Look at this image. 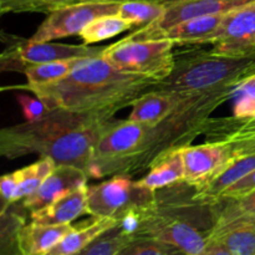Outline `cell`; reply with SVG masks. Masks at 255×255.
I'll list each match as a JSON object with an SVG mask.
<instances>
[{
	"mask_svg": "<svg viewBox=\"0 0 255 255\" xmlns=\"http://www.w3.org/2000/svg\"><path fill=\"white\" fill-rule=\"evenodd\" d=\"M253 74H255V59H254L253 64H252V66H251V75H253ZM251 75H249V76H251Z\"/></svg>",
	"mask_w": 255,
	"mask_h": 255,
	"instance_id": "74e56055",
	"label": "cell"
},
{
	"mask_svg": "<svg viewBox=\"0 0 255 255\" xmlns=\"http://www.w3.org/2000/svg\"><path fill=\"white\" fill-rule=\"evenodd\" d=\"M233 99H249L255 101V74L247 76L237 85L232 95V100Z\"/></svg>",
	"mask_w": 255,
	"mask_h": 255,
	"instance_id": "836d02e7",
	"label": "cell"
},
{
	"mask_svg": "<svg viewBox=\"0 0 255 255\" xmlns=\"http://www.w3.org/2000/svg\"><path fill=\"white\" fill-rule=\"evenodd\" d=\"M134 25L124 17L115 15H104L92 20L79 35L85 45H92L104 40L117 36L127 30L133 29Z\"/></svg>",
	"mask_w": 255,
	"mask_h": 255,
	"instance_id": "603a6c76",
	"label": "cell"
},
{
	"mask_svg": "<svg viewBox=\"0 0 255 255\" xmlns=\"http://www.w3.org/2000/svg\"><path fill=\"white\" fill-rule=\"evenodd\" d=\"M84 1H112V2H125V1H153V2H167L169 0H84Z\"/></svg>",
	"mask_w": 255,
	"mask_h": 255,
	"instance_id": "8d00e7d4",
	"label": "cell"
},
{
	"mask_svg": "<svg viewBox=\"0 0 255 255\" xmlns=\"http://www.w3.org/2000/svg\"><path fill=\"white\" fill-rule=\"evenodd\" d=\"M115 121L114 115L102 112L51 109L37 121L2 128L0 153L7 159L39 154L87 173L97 142Z\"/></svg>",
	"mask_w": 255,
	"mask_h": 255,
	"instance_id": "6da1fadb",
	"label": "cell"
},
{
	"mask_svg": "<svg viewBox=\"0 0 255 255\" xmlns=\"http://www.w3.org/2000/svg\"><path fill=\"white\" fill-rule=\"evenodd\" d=\"M146 125L127 120H116L102 134L95 147L87 176L100 179L107 176L125 174L129 162L141 148Z\"/></svg>",
	"mask_w": 255,
	"mask_h": 255,
	"instance_id": "8992f818",
	"label": "cell"
},
{
	"mask_svg": "<svg viewBox=\"0 0 255 255\" xmlns=\"http://www.w3.org/2000/svg\"><path fill=\"white\" fill-rule=\"evenodd\" d=\"M211 239L223 244L233 255H255V223L251 219L234 221L214 228Z\"/></svg>",
	"mask_w": 255,
	"mask_h": 255,
	"instance_id": "ffe728a7",
	"label": "cell"
},
{
	"mask_svg": "<svg viewBox=\"0 0 255 255\" xmlns=\"http://www.w3.org/2000/svg\"><path fill=\"white\" fill-rule=\"evenodd\" d=\"M84 0H42L41 2V12L49 14V12L54 11V10L60 9V7L67 6V5L77 4V2H82Z\"/></svg>",
	"mask_w": 255,
	"mask_h": 255,
	"instance_id": "e575fe53",
	"label": "cell"
},
{
	"mask_svg": "<svg viewBox=\"0 0 255 255\" xmlns=\"http://www.w3.org/2000/svg\"><path fill=\"white\" fill-rule=\"evenodd\" d=\"M197 255H233L223 244H221L219 242L217 241H209L208 246L206 247L202 253L197 254Z\"/></svg>",
	"mask_w": 255,
	"mask_h": 255,
	"instance_id": "d590c367",
	"label": "cell"
},
{
	"mask_svg": "<svg viewBox=\"0 0 255 255\" xmlns=\"http://www.w3.org/2000/svg\"><path fill=\"white\" fill-rule=\"evenodd\" d=\"M211 51L232 59L255 57V0L223 14Z\"/></svg>",
	"mask_w": 255,
	"mask_h": 255,
	"instance_id": "9c48e42d",
	"label": "cell"
},
{
	"mask_svg": "<svg viewBox=\"0 0 255 255\" xmlns=\"http://www.w3.org/2000/svg\"><path fill=\"white\" fill-rule=\"evenodd\" d=\"M131 239L116 226L75 255H117Z\"/></svg>",
	"mask_w": 255,
	"mask_h": 255,
	"instance_id": "484cf974",
	"label": "cell"
},
{
	"mask_svg": "<svg viewBox=\"0 0 255 255\" xmlns=\"http://www.w3.org/2000/svg\"><path fill=\"white\" fill-rule=\"evenodd\" d=\"M182 182H184L183 158L181 149H177L154 163L148 173L137 181V184L142 188L157 192Z\"/></svg>",
	"mask_w": 255,
	"mask_h": 255,
	"instance_id": "44dd1931",
	"label": "cell"
},
{
	"mask_svg": "<svg viewBox=\"0 0 255 255\" xmlns=\"http://www.w3.org/2000/svg\"><path fill=\"white\" fill-rule=\"evenodd\" d=\"M105 47H92L90 45L56 44L51 41H31L16 39L7 45L1 54L2 71L22 72L27 65L45 64L59 60L82 59L102 55Z\"/></svg>",
	"mask_w": 255,
	"mask_h": 255,
	"instance_id": "ba28073f",
	"label": "cell"
},
{
	"mask_svg": "<svg viewBox=\"0 0 255 255\" xmlns=\"http://www.w3.org/2000/svg\"><path fill=\"white\" fill-rule=\"evenodd\" d=\"M17 191V181L15 172L12 173L4 174L0 179V192H1V199H2V209L1 211H6L9 207L16 203L15 197H16Z\"/></svg>",
	"mask_w": 255,
	"mask_h": 255,
	"instance_id": "d6a6232c",
	"label": "cell"
},
{
	"mask_svg": "<svg viewBox=\"0 0 255 255\" xmlns=\"http://www.w3.org/2000/svg\"><path fill=\"white\" fill-rule=\"evenodd\" d=\"M42 0H0V12H41Z\"/></svg>",
	"mask_w": 255,
	"mask_h": 255,
	"instance_id": "1f68e13d",
	"label": "cell"
},
{
	"mask_svg": "<svg viewBox=\"0 0 255 255\" xmlns=\"http://www.w3.org/2000/svg\"><path fill=\"white\" fill-rule=\"evenodd\" d=\"M152 208V207H151ZM149 208L142 209V208H132L127 211L126 213L122 214L119 218V228L124 232L126 236L134 238L138 232L139 227H141L142 221H143L144 212L148 211Z\"/></svg>",
	"mask_w": 255,
	"mask_h": 255,
	"instance_id": "f546056e",
	"label": "cell"
},
{
	"mask_svg": "<svg viewBox=\"0 0 255 255\" xmlns=\"http://www.w3.org/2000/svg\"><path fill=\"white\" fill-rule=\"evenodd\" d=\"M80 60L81 59L59 60V61L45 62V64L27 65L22 70V74L26 76V85L30 86L54 84L65 79L74 70Z\"/></svg>",
	"mask_w": 255,
	"mask_h": 255,
	"instance_id": "cb8c5ba5",
	"label": "cell"
},
{
	"mask_svg": "<svg viewBox=\"0 0 255 255\" xmlns=\"http://www.w3.org/2000/svg\"><path fill=\"white\" fill-rule=\"evenodd\" d=\"M186 95L152 90L139 96L132 104L128 120L137 124L154 126L166 119Z\"/></svg>",
	"mask_w": 255,
	"mask_h": 255,
	"instance_id": "ac0fdd59",
	"label": "cell"
},
{
	"mask_svg": "<svg viewBox=\"0 0 255 255\" xmlns=\"http://www.w3.org/2000/svg\"><path fill=\"white\" fill-rule=\"evenodd\" d=\"M89 184L85 183L57 197L55 201L30 213L32 222L49 226L71 224L79 217L87 214Z\"/></svg>",
	"mask_w": 255,
	"mask_h": 255,
	"instance_id": "5bb4252c",
	"label": "cell"
},
{
	"mask_svg": "<svg viewBox=\"0 0 255 255\" xmlns=\"http://www.w3.org/2000/svg\"><path fill=\"white\" fill-rule=\"evenodd\" d=\"M183 158L184 182L193 188H199L211 181L232 158L227 146L214 142H204L198 146L181 148Z\"/></svg>",
	"mask_w": 255,
	"mask_h": 255,
	"instance_id": "7c38bea8",
	"label": "cell"
},
{
	"mask_svg": "<svg viewBox=\"0 0 255 255\" xmlns=\"http://www.w3.org/2000/svg\"><path fill=\"white\" fill-rule=\"evenodd\" d=\"M166 5L153 1H125L120 4L117 15L132 22L134 27H143L163 15Z\"/></svg>",
	"mask_w": 255,
	"mask_h": 255,
	"instance_id": "d4e9b609",
	"label": "cell"
},
{
	"mask_svg": "<svg viewBox=\"0 0 255 255\" xmlns=\"http://www.w3.org/2000/svg\"><path fill=\"white\" fill-rule=\"evenodd\" d=\"M226 207L219 209L218 221L214 228L242 219H255V191L239 199H226Z\"/></svg>",
	"mask_w": 255,
	"mask_h": 255,
	"instance_id": "4316f807",
	"label": "cell"
},
{
	"mask_svg": "<svg viewBox=\"0 0 255 255\" xmlns=\"http://www.w3.org/2000/svg\"><path fill=\"white\" fill-rule=\"evenodd\" d=\"M158 84V80L151 77L120 71L99 55L81 59L65 79L54 84H25L7 89L26 90L50 109L102 112L115 116L120 110L132 106L139 96L156 89Z\"/></svg>",
	"mask_w": 255,
	"mask_h": 255,
	"instance_id": "7a4b0ae2",
	"label": "cell"
},
{
	"mask_svg": "<svg viewBox=\"0 0 255 255\" xmlns=\"http://www.w3.org/2000/svg\"><path fill=\"white\" fill-rule=\"evenodd\" d=\"M251 221H253V222H254V223H255V219H251Z\"/></svg>",
	"mask_w": 255,
	"mask_h": 255,
	"instance_id": "f35d334b",
	"label": "cell"
},
{
	"mask_svg": "<svg viewBox=\"0 0 255 255\" xmlns=\"http://www.w3.org/2000/svg\"><path fill=\"white\" fill-rule=\"evenodd\" d=\"M76 228L72 224L49 226L36 222L25 223L17 234V247L21 255H45L64 237Z\"/></svg>",
	"mask_w": 255,
	"mask_h": 255,
	"instance_id": "e0dca14e",
	"label": "cell"
},
{
	"mask_svg": "<svg viewBox=\"0 0 255 255\" xmlns=\"http://www.w3.org/2000/svg\"><path fill=\"white\" fill-rule=\"evenodd\" d=\"M16 101L22 109V115L27 122H34L44 117L50 111V107L40 99L26 96V95H17Z\"/></svg>",
	"mask_w": 255,
	"mask_h": 255,
	"instance_id": "f1b7e54d",
	"label": "cell"
},
{
	"mask_svg": "<svg viewBox=\"0 0 255 255\" xmlns=\"http://www.w3.org/2000/svg\"><path fill=\"white\" fill-rule=\"evenodd\" d=\"M120 4L121 2L82 1L60 7L47 14L46 19L40 24L30 40L45 42L80 35L92 20L104 15L117 14Z\"/></svg>",
	"mask_w": 255,
	"mask_h": 255,
	"instance_id": "30bf717a",
	"label": "cell"
},
{
	"mask_svg": "<svg viewBox=\"0 0 255 255\" xmlns=\"http://www.w3.org/2000/svg\"><path fill=\"white\" fill-rule=\"evenodd\" d=\"M171 40H127L121 39L105 46L102 57L126 74L139 75L163 81L171 75L176 64Z\"/></svg>",
	"mask_w": 255,
	"mask_h": 255,
	"instance_id": "5b68a950",
	"label": "cell"
},
{
	"mask_svg": "<svg viewBox=\"0 0 255 255\" xmlns=\"http://www.w3.org/2000/svg\"><path fill=\"white\" fill-rule=\"evenodd\" d=\"M56 166L57 164L51 158L41 157L39 161L15 171L17 181V191L15 197L16 203L34 194Z\"/></svg>",
	"mask_w": 255,
	"mask_h": 255,
	"instance_id": "7402d4cb",
	"label": "cell"
},
{
	"mask_svg": "<svg viewBox=\"0 0 255 255\" xmlns=\"http://www.w3.org/2000/svg\"><path fill=\"white\" fill-rule=\"evenodd\" d=\"M255 169V154L232 158L211 181L204 186L194 188V198L203 203L217 204L221 196L233 184Z\"/></svg>",
	"mask_w": 255,
	"mask_h": 255,
	"instance_id": "2e32d148",
	"label": "cell"
},
{
	"mask_svg": "<svg viewBox=\"0 0 255 255\" xmlns=\"http://www.w3.org/2000/svg\"><path fill=\"white\" fill-rule=\"evenodd\" d=\"M236 87L189 94L176 109L154 126H146L143 143L126 169L127 176L142 173L172 152L189 146L203 134L212 114L232 100Z\"/></svg>",
	"mask_w": 255,
	"mask_h": 255,
	"instance_id": "3957f363",
	"label": "cell"
},
{
	"mask_svg": "<svg viewBox=\"0 0 255 255\" xmlns=\"http://www.w3.org/2000/svg\"><path fill=\"white\" fill-rule=\"evenodd\" d=\"M119 221L106 217H94L91 222L82 227H76L66 237L61 239L54 248L45 255H75L84 251L86 247L99 237L115 228Z\"/></svg>",
	"mask_w": 255,
	"mask_h": 255,
	"instance_id": "d6986e66",
	"label": "cell"
},
{
	"mask_svg": "<svg viewBox=\"0 0 255 255\" xmlns=\"http://www.w3.org/2000/svg\"><path fill=\"white\" fill-rule=\"evenodd\" d=\"M251 1L254 0H169L163 2L166 10L159 19L146 26L138 27L125 39L141 41L154 32L169 29L179 22L196 17L223 15Z\"/></svg>",
	"mask_w": 255,
	"mask_h": 255,
	"instance_id": "8fae6325",
	"label": "cell"
},
{
	"mask_svg": "<svg viewBox=\"0 0 255 255\" xmlns=\"http://www.w3.org/2000/svg\"><path fill=\"white\" fill-rule=\"evenodd\" d=\"M117 255H186L171 246L157 242L154 239L132 238Z\"/></svg>",
	"mask_w": 255,
	"mask_h": 255,
	"instance_id": "83f0119b",
	"label": "cell"
},
{
	"mask_svg": "<svg viewBox=\"0 0 255 255\" xmlns=\"http://www.w3.org/2000/svg\"><path fill=\"white\" fill-rule=\"evenodd\" d=\"M157 192L142 188L131 176L116 174L107 181L89 186L87 214L119 221L132 208H151L156 204Z\"/></svg>",
	"mask_w": 255,
	"mask_h": 255,
	"instance_id": "52a82bcc",
	"label": "cell"
},
{
	"mask_svg": "<svg viewBox=\"0 0 255 255\" xmlns=\"http://www.w3.org/2000/svg\"><path fill=\"white\" fill-rule=\"evenodd\" d=\"M173 71L154 90L189 95L236 87L251 75L255 57L232 59L196 47L179 52Z\"/></svg>",
	"mask_w": 255,
	"mask_h": 255,
	"instance_id": "277c9868",
	"label": "cell"
},
{
	"mask_svg": "<svg viewBox=\"0 0 255 255\" xmlns=\"http://www.w3.org/2000/svg\"><path fill=\"white\" fill-rule=\"evenodd\" d=\"M255 191V169L252 171L251 173L247 174L246 177L229 187L226 192L221 196V201H226V199H239L243 197L248 196L249 193Z\"/></svg>",
	"mask_w": 255,
	"mask_h": 255,
	"instance_id": "4dcf8cb0",
	"label": "cell"
},
{
	"mask_svg": "<svg viewBox=\"0 0 255 255\" xmlns=\"http://www.w3.org/2000/svg\"><path fill=\"white\" fill-rule=\"evenodd\" d=\"M89 179L87 173L82 169L74 166L59 164L42 182L39 189L21 202L22 208L27 209L30 213L44 208L61 194L87 183Z\"/></svg>",
	"mask_w": 255,
	"mask_h": 255,
	"instance_id": "4fadbf2b",
	"label": "cell"
},
{
	"mask_svg": "<svg viewBox=\"0 0 255 255\" xmlns=\"http://www.w3.org/2000/svg\"><path fill=\"white\" fill-rule=\"evenodd\" d=\"M223 15L196 17L171 26L169 29L157 31L144 40H171L179 46H199L211 44ZM142 41V40H141Z\"/></svg>",
	"mask_w": 255,
	"mask_h": 255,
	"instance_id": "9a60e30c",
	"label": "cell"
}]
</instances>
